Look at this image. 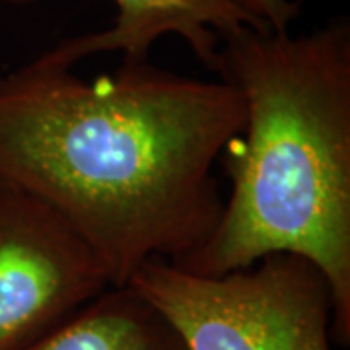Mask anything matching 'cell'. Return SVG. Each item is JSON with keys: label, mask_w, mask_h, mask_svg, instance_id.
Returning <instances> with one entry per match:
<instances>
[{"label": "cell", "mask_w": 350, "mask_h": 350, "mask_svg": "<svg viewBox=\"0 0 350 350\" xmlns=\"http://www.w3.org/2000/svg\"><path fill=\"white\" fill-rule=\"evenodd\" d=\"M72 68L45 51L0 76V185L53 208L121 288L211 238L224 206L214 170L245 107L220 78L148 61L96 82Z\"/></svg>", "instance_id": "6da1fadb"}, {"label": "cell", "mask_w": 350, "mask_h": 350, "mask_svg": "<svg viewBox=\"0 0 350 350\" xmlns=\"http://www.w3.org/2000/svg\"><path fill=\"white\" fill-rule=\"evenodd\" d=\"M238 90L243 129L220 158V220L177 267L218 276L271 253L306 257L333 294V340L350 345V25L306 36L243 27L214 70Z\"/></svg>", "instance_id": "7a4b0ae2"}, {"label": "cell", "mask_w": 350, "mask_h": 350, "mask_svg": "<svg viewBox=\"0 0 350 350\" xmlns=\"http://www.w3.org/2000/svg\"><path fill=\"white\" fill-rule=\"evenodd\" d=\"M126 286L162 313L187 350H333L329 282L294 253L218 276L150 261Z\"/></svg>", "instance_id": "3957f363"}, {"label": "cell", "mask_w": 350, "mask_h": 350, "mask_svg": "<svg viewBox=\"0 0 350 350\" xmlns=\"http://www.w3.org/2000/svg\"><path fill=\"white\" fill-rule=\"evenodd\" d=\"M72 226L24 191L0 185V350H25L109 290Z\"/></svg>", "instance_id": "277c9868"}, {"label": "cell", "mask_w": 350, "mask_h": 350, "mask_svg": "<svg viewBox=\"0 0 350 350\" xmlns=\"http://www.w3.org/2000/svg\"><path fill=\"white\" fill-rule=\"evenodd\" d=\"M4 2V0H0ZM117 20L109 29L86 33L49 49L75 66L98 53H123L125 61H146L150 47L163 36H177L208 70H214L220 39L243 27L259 25L232 0H113Z\"/></svg>", "instance_id": "5b68a950"}, {"label": "cell", "mask_w": 350, "mask_h": 350, "mask_svg": "<svg viewBox=\"0 0 350 350\" xmlns=\"http://www.w3.org/2000/svg\"><path fill=\"white\" fill-rule=\"evenodd\" d=\"M25 350H187L162 313L133 288H109Z\"/></svg>", "instance_id": "8992f818"}, {"label": "cell", "mask_w": 350, "mask_h": 350, "mask_svg": "<svg viewBox=\"0 0 350 350\" xmlns=\"http://www.w3.org/2000/svg\"><path fill=\"white\" fill-rule=\"evenodd\" d=\"M239 10L267 31H288L300 16V2L294 0H232Z\"/></svg>", "instance_id": "52a82bcc"}]
</instances>
